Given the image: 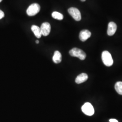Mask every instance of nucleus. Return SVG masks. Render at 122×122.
<instances>
[{
	"label": "nucleus",
	"mask_w": 122,
	"mask_h": 122,
	"mask_svg": "<svg viewBox=\"0 0 122 122\" xmlns=\"http://www.w3.org/2000/svg\"><path fill=\"white\" fill-rule=\"evenodd\" d=\"M102 60L105 65L110 66L113 65V61L111 54L107 51H104L102 53Z\"/></svg>",
	"instance_id": "2"
},
{
	"label": "nucleus",
	"mask_w": 122,
	"mask_h": 122,
	"mask_svg": "<svg viewBox=\"0 0 122 122\" xmlns=\"http://www.w3.org/2000/svg\"><path fill=\"white\" fill-rule=\"evenodd\" d=\"M91 35L92 34L90 31L87 30H84L80 32L79 34V38L81 41L84 42L90 38Z\"/></svg>",
	"instance_id": "7"
},
{
	"label": "nucleus",
	"mask_w": 122,
	"mask_h": 122,
	"mask_svg": "<svg viewBox=\"0 0 122 122\" xmlns=\"http://www.w3.org/2000/svg\"><path fill=\"white\" fill-rule=\"evenodd\" d=\"M40 10V6L37 3H33L30 5L26 10V13L29 16H34L39 13Z\"/></svg>",
	"instance_id": "3"
},
{
	"label": "nucleus",
	"mask_w": 122,
	"mask_h": 122,
	"mask_svg": "<svg viewBox=\"0 0 122 122\" xmlns=\"http://www.w3.org/2000/svg\"><path fill=\"white\" fill-rule=\"evenodd\" d=\"M4 13L3 11H2L1 10H0V19H1L2 18L4 17Z\"/></svg>",
	"instance_id": "14"
},
{
	"label": "nucleus",
	"mask_w": 122,
	"mask_h": 122,
	"mask_svg": "<svg viewBox=\"0 0 122 122\" xmlns=\"http://www.w3.org/2000/svg\"><path fill=\"white\" fill-rule=\"evenodd\" d=\"M31 30L37 38L39 39L41 38L42 34L40 28L39 27L36 26L35 25H33L31 27Z\"/></svg>",
	"instance_id": "10"
},
{
	"label": "nucleus",
	"mask_w": 122,
	"mask_h": 122,
	"mask_svg": "<svg viewBox=\"0 0 122 122\" xmlns=\"http://www.w3.org/2000/svg\"><path fill=\"white\" fill-rule=\"evenodd\" d=\"M81 1H86V0H81Z\"/></svg>",
	"instance_id": "17"
},
{
	"label": "nucleus",
	"mask_w": 122,
	"mask_h": 122,
	"mask_svg": "<svg viewBox=\"0 0 122 122\" xmlns=\"http://www.w3.org/2000/svg\"><path fill=\"white\" fill-rule=\"evenodd\" d=\"M36 43L37 44H39V40H36Z\"/></svg>",
	"instance_id": "16"
},
{
	"label": "nucleus",
	"mask_w": 122,
	"mask_h": 122,
	"mask_svg": "<svg viewBox=\"0 0 122 122\" xmlns=\"http://www.w3.org/2000/svg\"><path fill=\"white\" fill-rule=\"evenodd\" d=\"M117 29V26L116 24L113 22H109L108 30H107V34L109 36H113L115 33Z\"/></svg>",
	"instance_id": "8"
},
{
	"label": "nucleus",
	"mask_w": 122,
	"mask_h": 122,
	"mask_svg": "<svg viewBox=\"0 0 122 122\" xmlns=\"http://www.w3.org/2000/svg\"><path fill=\"white\" fill-rule=\"evenodd\" d=\"M88 78V76L87 74L82 73L78 75L75 80V81L77 84H81L86 81Z\"/></svg>",
	"instance_id": "9"
},
{
	"label": "nucleus",
	"mask_w": 122,
	"mask_h": 122,
	"mask_svg": "<svg viewBox=\"0 0 122 122\" xmlns=\"http://www.w3.org/2000/svg\"><path fill=\"white\" fill-rule=\"evenodd\" d=\"M61 59L62 57L61 53L58 51H56L54 52V55L52 57V60L53 62L55 63H59L61 62Z\"/></svg>",
	"instance_id": "11"
},
{
	"label": "nucleus",
	"mask_w": 122,
	"mask_h": 122,
	"mask_svg": "<svg viewBox=\"0 0 122 122\" xmlns=\"http://www.w3.org/2000/svg\"><path fill=\"white\" fill-rule=\"evenodd\" d=\"M69 54L72 57H77L81 60L85 59L86 57V53L81 49L74 48L69 51Z\"/></svg>",
	"instance_id": "1"
},
{
	"label": "nucleus",
	"mask_w": 122,
	"mask_h": 122,
	"mask_svg": "<svg viewBox=\"0 0 122 122\" xmlns=\"http://www.w3.org/2000/svg\"><path fill=\"white\" fill-rule=\"evenodd\" d=\"M42 35L47 36L50 34L51 31V25L48 22H44L43 23L40 28Z\"/></svg>",
	"instance_id": "6"
},
{
	"label": "nucleus",
	"mask_w": 122,
	"mask_h": 122,
	"mask_svg": "<svg viewBox=\"0 0 122 122\" xmlns=\"http://www.w3.org/2000/svg\"><path fill=\"white\" fill-rule=\"evenodd\" d=\"M2 0H0V2H1V1H2Z\"/></svg>",
	"instance_id": "18"
},
{
	"label": "nucleus",
	"mask_w": 122,
	"mask_h": 122,
	"mask_svg": "<svg viewBox=\"0 0 122 122\" xmlns=\"http://www.w3.org/2000/svg\"><path fill=\"white\" fill-rule=\"evenodd\" d=\"M68 12L75 20L79 21L81 20V14L78 9L75 7H71L68 10Z\"/></svg>",
	"instance_id": "5"
},
{
	"label": "nucleus",
	"mask_w": 122,
	"mask_h": 122,
	"mask_svg": "<svg viewBox=\"0 0 122 122\" xmlns=\"http://www.w3.org/2000/svg\"><path fill=\"white\" fill-rule=\"evenodd\" d=\"M115 89L118 94L122 95V82L118 81L115 85Z\"/></svg>",
	"instance_id": "12"
},
{
	"label": "nucleus",
	"mask_w": 122,
	"mask_h": 122,
	"mask_svg": "<svg viewBox=\"0 0 122 122\" xmlns=\"http://www.w3.org/2000/svg\"><path fill=\"white\" fill-rule=\"evenodd\" d=\"M109 122H118L117 120L115 119H110L109 120Z\"/></svg>",
	"instance_id": "15"
},
{
	"label": "nucleus",
	"mask_w": 122,
	"mask_h": 122,
	"mask_svg": "<svg viewBox=\"0 0 122 122\" xmlns=\"http://www.w3.org/2000/svg\"><path fill=\"white\" fill-rule=\"evenodd\" d=\"M81 110L84 113L88 116H92L94 113V107L90 103H86L81 107Z\"/></svg>",
	"instance_id": "4"
},
{
	"label": "nucleus",
	"mask_w": 122,
	"mask_h": 122,
	"mask_svg": "<svg viewBox=\"0 0 122 122\" xmlns=\"http://www.w3.org/2000/svg\"><path fill=\"white\" fill-rule=\"evenodd\" d=\"M52 18L58 20H62L63 19V15L61 13H59L57 11H54L52 14Z\"/></svg>",
	"instance_id": "13"
}]
</instances>
